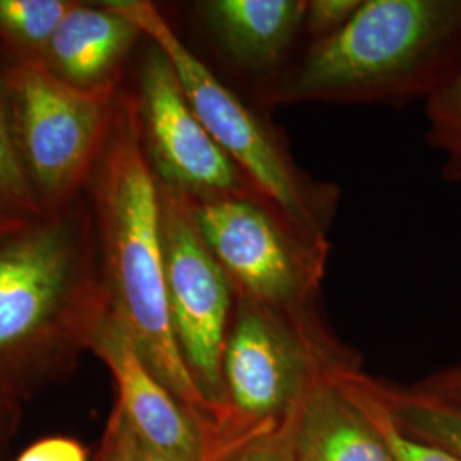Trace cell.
I'll use <instances>...</instances> for the list:
<instances>
[{
    "label": "cell",
    "mask_w": 461,
    "mask_h": 461,
    "mask_svg": "<svg viewBox=\"0 0 461 461\" xmlns=\"http://www.w3.org/2000/svg\"><path fill=\"white\" fill-rule=\"evenodd\" d=\"M0 211L23 219H36L43 215L34 200L14 148L4 67L0 68Z\"/></svg>",
    "instance_id": "ac0fdd59"
},
{
    "label": "cell",
    "mask_w": 461,
    "mask_h": 461,
    "mask_svg": "<svg viewBox=\"0 0 461 461\" xmlns=\"http://www.w3.org/2000/svg\"><path fill=\"white\" fill-rule=\"evenodd\" d=\"M99 265L112 312L149 369L211 439L230 424L198 390L176 342L166 293L159 186L142 148L133 93L122 91L113 127L87 183Z\"/></svg>",
    "instance_id": "7a4b0ae2"
},
{
    "label": "cell",
    "mask_w": 461,
    "mask_h": 461,
    "mask_svg": "<svg viewBox=\"0 0 461 461\" xmlns=\"http://www.w3.org/2000/svg\"><path fill=\"white\" fill-rule=\"evenodd\" d=\"M104 4L163 50L198 120L262 195L299 230L314 240L329 241L339 190L331 183L314 180L296 165L279 133L215 77L185 45L156 4L148 0Z\"/></svg>",
    "instance_id": "277c9868"
},
{
    "label": "cell",
    "mask_w": 461,
    "mask_h": 461,
    "mask_svg": "<svg viewBox=\"0 0 461 461\" xmlns=\"http://www.w3.org/2000/svg\"><path fill=\"white\" fill-rule=\"evenodd\" d=\"M347 364L356 363L330 339L321 321L301 323L236 294L222 379L238 424L284 420L318 379Z\"/></svg>",
    "instance_id": "52a82bcc"
},
{
    "label": "cell",
    "mask_w": 461,
    "mask_h": 461,
    "mask_svg": "<svg viewBox=\"0 0 461 461\" xmlns=\"http://www.w3.org/2000/svg\"><path fill=\"white\" fill-rule=\"evenodd\" d=\"M131 434L127 420L113 409L108 417L98 451L91 461H132Z\"/></svg>",
    "instance_id": "603a6c76"
},
{
    "label": "cell",
    "mask_w": 461,
    "mask_h": 461,
    "mask_svg": "<svg viewBox=\"0 0 461 461\" xmlns=\"http://www.w3.org/2000/svg\"><path fill=\"white\" fill-rule=\"evenodd\" d=\"M276 424H279V422H264V424H253V426L238 429L230 434L221 445L215 446L205 458L198 461H230L243 446H247L251 439H255L258 434H262L267 429H270ZM131 432H132V429H131ZM131 455H132V461H185L167 456L165 453H159V451L152 449L150 446L144 445L142 441L137 439V436L133 432L131 434Z\"/></svg>",
    "instance_id": "44dd1931"
},
{
    "label": "cell",
    "mask_w": 461,
    "mask_h": 461,
    "mask_svg": "<svg viewBox=\"0 0 461 461\" xmlns=\"http://www.w3.org/2000/svg\"><path fill=\"white\" fill-rule=\"evenodd\" d=\"M17 158L41 214L81 197L113 127L122 86L81 89L41 59L4 66Z\"/></svg>",
    "instance_id": "5b68a950"
},
{
    "label": "cell",
    "mask_w": 461,
    "mask_h": 461,
    "mask_svg": "<svg viewBox=\"0 0 461 461\" xmlns=\"http://www.w3.org/2000/svg\"><path fill=\"white\" fill-rule=\"evenodd\" d=\"M76 2L0 0V49L13 59H41Z\"/></svg>",
    "instance_id": "9a60e30c"
},
{
    "label": "cell",
    "mask_w": 461,
    "mask_h": 461,
    "mask_svg": "<svg viewBox=\"0 0 461 461\" xmlns=\"http://www.w3.org/2000/svg\"><path fill=\"white\" fill-rule=\"evenodd\" d=\"M293 412L243 446L230 461H296Z\"/></svg>",
    "instance_id": "ffe728a7"
},
{
    "label": "cell",
    "mask_w": 461,
    "mask_h": 461,
    "mask_svg": "<svg viewBox=\"0 0 461 461\" xmlns=\"http://www.w3.org/2000/svg\"><path fill=\"white\" fill-rule=\"evenodd\" d=\"M108 308L84 197L0 236V392L26 402L68 378Z\"/></svg>",
    "instance_id": "6da1fadb"
},
{
    "label": "cell",
    "mask_w": 461,
    "mask_h": 461,
    "mask_svg": "<svg viewBox=\"0 0 461 461\" xmlns=\"http://www.w3.org/2000/svg\"><path fill=\"white\" fill-rule=\"evenodd\" d=\"M190 207L200 236L236 294L301 323L320 321L314 299L330 241L299 230L267 198H217L190 202Z\"/></svg>",
    "instance_id": "8992f818"
},
{
    "label": "cell",
    "mask_w": 461,
    "mask_h": 461,
    "mask_svg": "<svg viewBox=\"0 0 461 461\" xmlns=\"http://www.w3.org/2000/svg\"><path fill=\"white\" fill-rule=\"evenodd\" d=\"M144 36L104 2H76L50 40L41 62L53 76L81 89L118 86L122 67Z\"/></svg>",
    "instance_id": "8fae6325"
},
{
    "label": "cell",
    "mask_w": 461,
    "mask_h": 461,
    "mask_svg": "<svg viewBox=\"0 0 461 461\" xmlns=\"http://www.w3.org/2000/svg\"><path fill=\"white\" fill-rule=\"evenodd\" d=\"M335 369L314 383L293 412L294 458L395 461L376 426L339 384Z\"/></svg>",
    "instance_id": "7c38bea8"
},
{
    "label": "cell",
    "mask_w": 461,
    "mask_h": 461,
    "mask_svg": "<svg viewBox=\"0 0 461 461\" xmlns=\"http://www.w3.org/2000/svg\"><path fill=\"white\" fill-rule=\"evenodd\" d=\"M166 293L176 342L198 390L232 426L222 356L236 308V291L200 236L186 198L159 185Z\"/></svg>",
    "instance_id": "ba28073f"
},
{
    "label": "cell",
    "mask_w": 461,
    "mask_h": 461,
    "mask_svg": "<svg viewBox=\"0 0 461 461\" xmlns=\"http://www.w3.org/2000/svg\"><path fill=\"white\" fill-rule=\"evenodd\" d=\"M363 0H310L306 2L303 32L312 41L339 33L359 11Z\"/></svg>",
    "instance_id": "d6986e66"
},
{
    "label": "cell",
    "mask_w": 461,
    "mask_h": 461,
    "mask_svg": "<svg viewBox=\"0 0 461 461\" xmlns=\"http://www.w3.org/2000/svg\"><path fill=\"white\" fill-rule=\"evenodd\" d=\"M426 118L429 146L443 154L446 178L461 182V64L426 99Z\"/></svg>",
    "instance_id": "e0dca14e"
},
{
    "label": "cell",
    "mask_w": 461,
    "mask_h": 461,
    "mask_svg": "<svg viewBox=\"0 0 461 461\" xmlns=\"http://www.w3.org/2000/svg\"><path fill=\"white\" fill-rule=\"evenodd\" d=\"M14 461H91L86 446L70 436L41 438L23 449Z\"/></svg>",
    "instance_id": "7402d4cb"
},
{
    "label": "cell",
    "mask_w": 461,
    "mask_h": 461,
    "mask_svg": "<svg viewBox=\"0 0 461 461\" xmlns=\"http://www.w3.org/2000/svg\"><path fill=\"white\" fill-rule=\"evenodd\" d=\"M461 64V0H363L265 87L272 106L428 99Z\"/></svg>",
    "instance_id": "3957f363"
},
{
    "label": "cell",
    "mask_w": 461,
    "mask_h": 461,
    "mask_svg": "<svg viewBox=\"0 0 461 461\" xmlns=\"http://www.w3.org/2000/svg\"><path fill=\"white\" fill-rule=\"evenodd\" d=\"M335 378L346 390L347 395L354 400V403L376 426L386 445L390 446L395 461H461L445 449L417 441L398 429L375 388V379L359 373L357 364L337 367Z\"/></svg>",
    "instance_id": "2e32d148"
},
{
    "label": "cell",
    "mask_w": 461,
    "mask_h": 461,
    "mask_svg": "<svg viewBox=\"0 0 461 461\" xmlns=\"http://www.w3.org/2000/svg\"><path fill=\"white\" fill-rule=\"evenodd\" d=\"M23 403L16 396L0 392V461H11L13 445L21 426Z\"/></svg>",
    "instance_id": "cb8c5ba5"
},
{
    "label": "cell",
    "mask_w": 461,
    "mask_h": 461,
    "mask_svg": "<svg viewBox=\"0 0 461 461\" xmlns=\"http://www.w3.org/2000/svg\"><path fill=\"white\" fill-rule=\"evenodd\" d=\"M428 395L461 403V366L443 369L417 384Z\"/></svg>",
    "instance_id": "d4e9b609"
},
{
    "label": "cell",
    "mask_w": 461,
    "mask_h": 461,
    "mask_svg": "<svg viewBox=\"0 0 461 461\" xmlns=\"http://www.w3.org/2000/svg\"><path fill=\"white\" fill-rule=\"evenodd\" d=\"M89 352L110 371L116 390L113 409L144 445L178 460L198 461L230 436L214 441L198 428L192 415L149 369L112 308L103 316Z\"/></svg>",
    "instance_id": "30bf717a"
},
{
    "label": "cell",
    "mask_w": 461,
    "mask_h": 461,
    "mask_svg": "<svg viewBox=\"0 0 461 461\" xmlns=\"http://www.w3.org/2000/svg\"><path fill=\"white\" fill-rule=\"evenodd\" d=\"M375 388L398 429L461 460V403L428 395L417 386L407 390L375 381Z\"/></svg>",
    "instance_id": "5bb4252c"
},
{
    "label": "cell",
    "mask_w": 461,
    "mask_h": 461,
    "mask_svg": "<svg viewBox=\"0 0 461 461\" xmlns=\"http://www.w3.org/2000/svg\"><path fill=\"white\" fill-rule=\"evenodd\" d=\"M306 0H207L197 13L222 53L248 72H270L303 32Z\"/></svg>",
    "instance_id": "4fadbf2b"
},
{
    "label": "cell",
    "mask_w": 461,
    "mask_h": 461,
    "mask_svg": "<svg viewBox=\"0 0 461 461\" xmlns=\"http://www.w3.org/2000/svg\"><path fill=\"white\" fill-rule=\"evenodd\" d=\"M133 98L142 148L159 185L190 202L267 198L207 132L154 43L142 59Z\"/></svg>",
    "instance_id": "9c48e42d"
},
{
    "label": "cell",
    "mask_w": 461,
    "mask_h": 461,
    "mask_svg": "<svg viewBox=\"0 0 461 461\" xmlns=\"http://www.w3.org/2000/svg\"><path fill=\"white\" fill-rule=\"evenodd\" d=\"M28 221L32 219H23V217H16V215L7 214L4 211H0V236L11 232V230H16L17 228L24 226Z\"/></svg>",
    "instance_id": "484cf974"
}]
</instances>
